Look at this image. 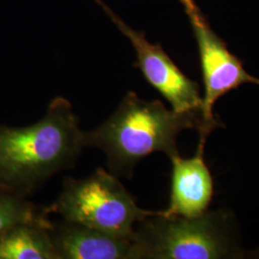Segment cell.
<instances>
[{
    "label": "cell",
    "instance_id": "obj_1",
    "mask_svg": "<svg viewBox=\"0 0 259 259\" xmlns=\"http://www.w3.org/2000/svg\"><path fill=\"white\" fill-rule=\"evenodd\" d=\"M187 129L197 130L200 141L206 142L209 132L201 112L180 113L158 101H145L133 92L121 100L108 120L90 132H83V147L99 149L115 176L131 179L135 166L149 155L162 152L178 155L177 139Z\"/></svg>",
    "mask_w": 259,
    "mask_h": 259
},
{
    "label": "cell",
    "instance_id": "obj_2",
    "mask_svg": "<svg viewBox=\"0 0 259 259\" xmlns=\"http://www.w3.org/2000/svg\"><path fill=\"white\" fill-rule=\"evenodd\" d=\"M83 132L71 104L56 97L40 120L0 132V177L32 189L71 167L81 150Z\"/></svg>",
    "mask_w": 259,
    "mask_h": 259
},
{
    "label": "cell",
    "instance_id": "obj_3",
    "mask_svg": "<svg viewBox=\"0 0 259 259\" xmlns=\"http://www.w3.org/2000/svg\"><path fill=\"white\" fill-rule=\"evenodd\" d=\"M46 210L66 222L131 240H136V225L158 212L140 208L116 176L103 168L85 179H65L63 191Z\"/></svg>",
    "mask_w": 259,
    "mask_h": 259
},
{
    "label": "cell",
    "instance_id": "obj_4",
    "mask_svg": "<svg viewBox=\"0 0 259 259\" xmlns=\"http://www.w3.org/2000/svg\"><path fill=\"white\" fill-rule=\"evenodd\" d=\"M222 212L197 218L165 216L163 210L138 223L136 243L140 258L217 259L237 251L228 238Z\"/></svg>",
    "mask_w": 259,
    "mask_h": 259
},
{
    "label": "cell",
    "instance_id": "obj_5",
    "mask_svg": "<svg viewBox=\"0 0 259 259\" xmlns=\"http://www.w3.org/2000/svg\"><path fill=\"white\" fill-rule=\"evenodd\" d=\"M191 23L198 44L204 84L203 116L209 133L220 127L214 105L224 95L245 83L259 85V79L249 74L240 60L229 50L213 31L195 0H180Z\"/></svg>",
    "mask_w": 259,
    "mask_h": 259
},
{
    "label": "cell",
    "instance_id": "obj_6",
    "mask_svg": "<svg viewBox=\"0 0 259 259\" xmlns=\"http://www.w3.org/2000/svg\"><path fill=\"white\" fill-rule=\"evenodd\" d=\"M94 1L129 38L144 78L170 103L172 110L180 113H203L204 100L199 84L184 74L159 45L149 42L143 33L130 27L101 0Z\"/></svg>",
    "mask_w": 259,
    "mask_h": 259
},
{
    "label": "cell",
    "instance_id": "obj_7",
    "mask_svg": "<svg viewBox=\"0 0 259 259\" xmlns=\"http://www.w3.org/2000/svg\"><path fill=\"white\" fill-rule=\"evenodd\" d=\"M204 143L199 142L194 157L180 155L170 157L172 162L169 205L163 214L197 218L207 212L214 196L211 172L204 159Z\"/></svg>",
    "mask_w": 259,
    "mask_h": 259
},
{
    "label": "cell",
    "instance_id": "obj_8",
    "mask_svg": "<svg viewBox=\"0 0 259 259\" xmlns=\"http://www.w3.org/2000/svg\"><path fill=\"white\" fill-rule=\"evenodd\" d=\"M59 259H138L136 240L99 232L74 223L55 224L49 230Z\"/></svg>",
    "mask_w": 259,
    "mask_h": 259
},
{
    "label": "cell",
    "instance_id": "obj_9",
    "mask_svg": "<svg viewBox=\"0 0 259 259\" xmlns=\"http://www.w3.org/2000/svg\"><path fill=\"white\" fill-rule=\"evenodd\" d=\"M52 226L22 223L13 227L0 237V259H59L49 233Z\"/></svg>",
    "mask_w": 259,
    "mask_h": 259
},
{
    "label": "cell",
    "instance_id": "obj_10",
    "mask_svg": "<svg viewBox=\"0 0 259 259\" xmlns=\"http://www.w3.org/2000/svg\"><path fill=\"white\" fill-rule=\"evenodd\" d=\"M46 207L37 209L33 205L17 202L10 198H0V237L13 227L22 223H34L51 227Z\"/></svg>",
    "mask_w": 259,
    "mask_h": 259
}]
</instances>
